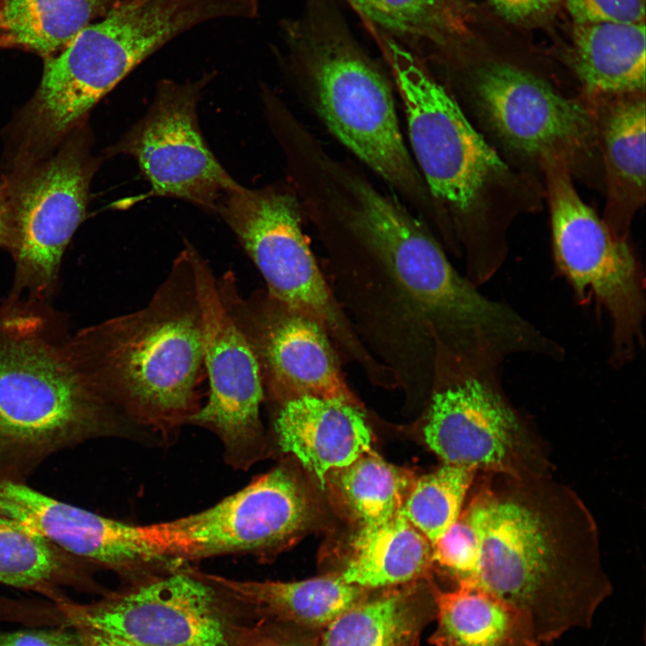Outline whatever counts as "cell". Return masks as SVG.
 Here are the masks:
<instances>
[{"label":"cell","instance_id":"1","mask_svg":"<svg viewBox=\"0 0 646 646\" xmlns=\"http://www.w3.org/2000/svg\"><path fill=\"white\" fill-rule=\"evenodd\" d=\"M481 474L464 506L480 543L467 584L525 612L540 645L589 627L612 586L587 505L547 472Z\"/></svg>","mask_w":646,"mask_h":646},{"label":"cell","instance_id":"2","mask_svg":"<svg viewBox=\"0 0 646 646\" xmlns=\"http://www.w3.org/2000/svg\"><path fill=\"white\" fill-rule=\"evenodd\" d=\"M402 100L414 161L476 286L504 265L513 223L543 208L542 179L507 162L413 51L380 41Z\"/></svg>","mask_w":646,"mask_h":646},{"label":"cell","instance_id":"3","mask_svg":"<svg viewBox=\"0 0 646 646\" xmlns=\"http://www.w3.org/2000/svg\"><path fill=\"white\" fill-rule=\"evenodd\" d=\"M74 347L97 392L138 430L166 439L188 423L206 376L191 244L145 306L83 331Z\"/></svg>","mask_w":646,"mask_h":646},{"label":"cell","instance_id":"4","mask_svg":"<svg viewBox=\"0 0 646 646\" xmlns=\"http://www.w3.org/2000/svg\"><path fill=\"white\" fill-rule=\"evenodd\" d=\"M341 218L384 255L428 327L437 354L473 366H495L509 357H542L547 334L502 301L479 291L450 263L431 227L371 181L351 188Z\"/></svg>","mask_w":646,"mask_h":646},{"label":"cell","instance_id":"5","mask_svg":"<svg viewBox=\"0 0 646 646\" xmlns=\"http://www.w3.org/2000/svg\"><path fill=\"white\" fill-rule=\"evenodd\" d=\"M282 28L292 70L327 131L438 228L441 214L403 137L386 73L319 0Z\"/></svg>","mask_w":646,"mask_h":646},{"label":"cell","instance_id":"6","mask_svg":"<svg viewBox=\"0 0 646 646\" xmlns=\"http://www.w3.org/2000/svg\"><path fill=\"white\" fill-rule=\"evenodd\" d=\"M35 316L0 314V471L23 479L65 449L137 431Z\"/></svg>","mask_w":646,"mask_h":646},{"label":"cell","instance_id":"7","mask_svg":"<svg viewBox=\"0 0 646 646\" xmlns=\"http://www.w3.org/2000/svg\"><path fill=\"white\" fill-rule=\"evenodd\" d=\"M456 64L461 108L507 162L541 179L545 162H562L574 179L603 188L596 123L581 93H564L541 74L502 58Z\"/></svg>","mask_w":646,"mask_h":646},{"label":"cell","instance_id":"8","mask_svg":"<svg viewBox=\"0 0 646 646\" xmlns=\"http://www.w3.org/2000/svg\"><path fill=\"white\" fill-rule=\"evenodd\" d=\"M308 216L325 249L326 277L357 336L408 398L428 401L436 344L388 261L352 225L322 212Z\"/></svg>","mask_w":646,"mask_h":646},{"label":"cell","instance_id":"9","mask_svg":"<svg viewBox=\"0 0 646 646\" xmlns=\"http://www.w3.org/2000/svg\"><path fill=\"white\" fill-rule=\"evenodd\" d=\"M215 213L259 270L268 295L319 324L341 360L366 379L380 375L382 364L357 336L312 252L293 188L239 185L224 195Z\"/></svg>","mask_w":646,"mask_h":646},{"label":"cell","instance_id":"10","mask_svg":"<svg viewBox=\"0 0 646 646\" xmlns=\"http://www.w3.org/2000/svg\"><path fill=\"white\" fill-rule=\"evenodd\" d=\"M541 176L555 266L581 303L594 301L611 326L609 362L619 369L644 346L645 277L630 239L616 236L580 196L569 167L544 163Z\"/></svg>","mask_w":646,"mask_h":646},{"label":"cell","instance_id":"11","mask_svg":"<svg viewBox=\"0 0 646 646\" xmlns=\"http://www.w3.org/2000/svg\"><path fill=\"white\" fill-rule=\"evenodd\" d=\"M428 402L425 441L444 463L477 473L547 472L529 423L503 388L500 367L437 355Z\"/></svg>","mask_w":646,"mask_h":646},{"label":"cell","instance_id":"12","mask_svg":"<svg viewBox=\"0 0 646 646\" xmlns=\"http://www.w3.org/2000/svg\"><path fill=\"white\" fill-rule=\"evenodd\" d=\"M229 593L181 565L86 605L58 602L69 623L135 646H239L247 629L226 611Z\"/></svg>","mask_w":646,"mask_h":646},{"label":"cell","instance_id":"13","mask_svg":"<svg viewBox=\"0 0 646 646\" xmlns=\"http://www.w3.org/2000/svg\"><path fill=\"white\" fill-rule=\"evenodd\" d=\"M310 515L301 483L280 465L205 510L147 528L157 550L176 565L226 554L266 559L299 537Z\"/></svg>","mask_w":646,"mask_h":646},{"label":"cell","instance_id":"14","mask_svg":"<svg viewBox=\"0 0 646 646\" xmlns=\"http://www.w3.org/2000/svg\"><path fill=\"white\" fill-rule=\"evenodd\" d=\"M191 258L202 312L209 391L206 402L188 423L214 432L223 444L227 464L247 470L264 457L266 447L260 417L266 398L259 364L223 301L211 266L193 245Z\"/></svg>","mask_w":646,"mask_h":646},{"label":"cell","instance_id":"15","mask_svg":"<svg viewBox=\"0 0 646 646\" xmlns=\"http://www.w3.org/2000/svg\"><path fill=\"white\" fill-rule=\"evenodd\" d=\"M229 312L250 344L265 398L279 406L301 397L336 399L362 408L336 347L315 321L256 291L243 296L231 272L217 278Z\"/></svg>","mask_w":646,"mask_h":646},{"label":"cell","instance_id":"16","mask_svg":"<svg viewBox=\"0 0 646 646\" xmlns=\"http://www.w3.org/2000/svg\"><path fill=\"white\" fill-rule=\"evenodd\" d=\"M210 74L188 83L162 81L146 114L113 149L131 156L151 186V196H170L216 212L240 184L207 145L196 107ZM149 195V196H150Z\"/></svg>","mask_w":646,"mask_h":646},{"label":"cell","instance_id":"17","mask_svg":"<svg viewBox=\"0 0 646 646\" xmlns=\"http://www.w3.org/2000/svg\"><path fill=\"white\" fill-rule=\"evenodd\" d=\"M93 165L79 145L37 165L11 191V248L21 289L43 297L54 287L63 253L84 219Z\"/></svg>","mask_w":646,"mask_h":646},{"label":"cell","instance_id":"18","mask_svg":"<svg viewBox=\"0 0 646 646\" xmlns=\"http://www.w3.org/2000/svg\"><path fill=\"white\" fill-rule=\"evenodd\" d=\"M0 516L8 518L90 564L135 581L162 572L166 560L144 525L102 516L38 491L0 471Z\"/></svg>","mask_w":646,"mask_h":646},{"label":"cell","instance_id":"19","mask_svg":"<svg viewBox=\"0 0 646 646\" xmlns=\"http://www.w3.org/2000/svg\"><path fill=\"white\" fill-rule=\"evenodd\" d=\"M581 94L598 132L605 192L602 218L616 236L630 239L646 196L645 91Z\"/></svg>","mask_w":646,"mask_h":646},{"label":"cell","instance_id":"20","mask_svg":"<svg viewBox=\"0 0 646 646\" xmlns=\"http://www.w3.org/2000/svg\"><path fill=\"white\" fill-rule=\"evenodd\" d=\"M274 429L280 449L294 456L325 486L327 474L371 450L363 408L301 397L276 406Z\"/></svg>","mask_w":646,"mask_h":646},{"label":"cell","instance_id":"21","mask_svg":"<svg viewBox=\"0 0 646 646\" xmlns=\"http://www.w3.org/2000/svg\"><path fill=\"white\" fill-rule=\"evenodd\" d=\"M236 603L275 623L320 632L370 596L337 574L295 581H240L210 574Z\"/></svg>","mask_w":646,"mask_h":646},{"label":"cell","instance_id":"22","mask_svg":"<svg viewBox=\"0 0 646 646\" xmlns=\"http://www.w3.org/2000/svg\"><path fill=\"white\" fill-rule=\"evenodd\" d=\"M431 587L434 646H541L528 615L498 596L471 584L449 590Z\"/></svg>","mask_w":646,"mask_h":646},{"label":"cell","instance_id":"23","mask_svg":"<svg viewBox=\"0 0 646 646\" xmlns=\"http://www.w3.org/2000/svg\"><path fill=\"white\" fill-rule=\"evenodd\" d=\"M432 565L431 542L400 510L381 523L358 528L338 574L366 589H390L429 580Z\"/></svg>","mask_w":646,"mask_h":646},{"label":"cell","instance_id":"24","mask_svg":"<svg viewBox=\"0 0 646 646\" xmlns=\"http://www.w3.org/2000/svg\"><path fill=\"white\" fill-rule=\"evenodd\" d=\"M434 617L431 582L423 594L416 582L390 588L334 619L319 632L316 646H420L421 633Z\"/></svg>","mask_w":646,"mask_h":646},{"label":"cell","instance_id":"25","mask_svg":"<svg viewBox=\"0 0 646 646\" xmlns=\"http://www.w3.org/2000/svg\"><path fill=\"white\" fill-rule=\"evenodd\" d=\"M645 23L575 24L570 65L581 92L645 91Z\"/></svg>","mask_w":646,"mask_h":646},{"label":"cell","instance_id":"26","mask_svg":"<svg viewBox=\"0 0 646 646\" xmlns=\"http://www.w3.org/2000/svg\"><path fill=\"white\" fill-rule=\"evenodd\" d=\"M381 36L431 47L454 60L466 51L471 14L466 0H346Z\"/></svg>","mask_w":646,"mask_h":646},{"label":"cell","instance_id":"27","mask_svg":"<svg viewBox=\"0 0 646 646\" xmlns=\"http://www.w3.org/2000/svg\"><path fill=\"white\" fill-rule=\"evenodd\" d=\"M90 564L0 516V583L64 601L61 589H92Z\"/></svg>","mask_w":646,"mask_h":646},{"label":"cell","instance_id":"28","mask_svg":"<svg viewBox=\"0 0 646 646\" xmlns=\"http://www.w3.org/2000/svg\"><path fill=\"white\" fill-rule=\"evenodd\" d=\"M126 0H0V17L10 48L47 58L83 29Z\"/></svg>","mask_w":646,"mask_h":646},{"label":"cell","instance_id":"29","mask_svg":"<svg viewBox=\"0 0 646 646\" xmlns=\"http://www.w3.org/2000/svg\"><path fill=\"white\" fill-rule=\"evenodd\" d=\"M415 481L408 470L369 450L325 478L331 494L358 528L381 523L402 510Z\"/></svg>","mask_w":646,"mask_h":646},{"label":"cell","instance_id":"30","mask_svg":"<svg viewBox=\"0 0 646 646\" xmlns=\"http://www.w3.org/2000/svg\"><path fill=\"white\" fill-rule=\"evenodd\" d=\"M476 474L472 468L444 463L413 482L402 511L431 544L460 515Z\"/></svg>","mask_w":646,"mask_h":646},{"label":"cell","instance_id":"31","mask_svg":"<svg viewBox=\"0 0 646 646\" xmlns=\"http://www.w3.org/2000/svg\"><path fill=\"white\" fill-rule=\"evenodd\" d=\"M432 562L437 563L456 585L470 583L480 554L477 530L463 508L457 520L432 544Z\"/></svg>","mask_w":646,"mask_h":646},{"label":"cell","instance_id":"32","mask_svg":"<svg viewBox=\"0 0 646 646\" xmlns=\"http://www.w3.org/2000/svg\"><path fill=\"white\" fill-rule=\"evenodd\" d=\"M574 24L642 23L645 0H563Z\"/></svg>","mask_w":646,"mask_h":646},{"label":"cell","instance_id":"33","mask_svg":"<svg viewBox=\"0 0 646 646\" xmlns=\"http://www.w3.org/2000/svg\"><path fill=\"white\" fill-rule=\"evenodd\" d=\"M505 20L518 25H535L546 22L557 10L562 0H487Z\"/></svg>","mask_w":646,"mask_h":646},{"label":"cell","instance_id":"34","mask_svg":"<svg viewBox=\"0 0 646 646\" xmlns=\"http://www.w3.org/2000/svg\"><path fill=\"white\" fill-rule=\"evenodd\" d=\"M319 632L287 625L248 630L239 646H316Z\"/></svg>","mask_w":646,"mask_h":646},{"label":"cell","instance_id":"35","mask_svg":"<svg viewBox=\"0 0 646 646\" xmlns=\"http://www.w3.org/2000/svg\"><path fill=\"white\" fill-rule=\"evenodd\" d=\"M0 646H85L75 630L18 632L0 634Z\"/></svg>","mask_w":646,"mask_h":646},{"label":"cell","instance_id":"36","mask_svg":"<svg viewBox=\"0 0 646 646\" xmlns=\"http://www.w3.org/2000/svg\"><path fill=\"white\" fill-rule=\"evenodd\" d=\"M11 239V189L0 186V246H9Z\"/></svg>","mask_w":646,"mask_h":646},{"label":"cell","instance_id":"37","mask_svg":"<svg viewBox=\"0 0 646 646\" xmlns=\"http://www.w3.org/2000/svg\"><path fill=\"white\" fill-rule=\"evenodd\" d=\"M85 646H135L118 638L83 627H75Z\"/></svg>","mask_w":646,"mask_h":646},{"label":"cell","instance_id":"38","mask_svg":"<svg viewBox=\"0 0 646 646\" xmlns=\"http://www.w3.org/2000/svg\"><path fill=\"white\" fill-rule=\"evenodd\" d=\"M0 48H10V44L8 41V39L4 33V31L2 26L1 22V17H0Z\"/></svg>","mask_w":646,"mask_h":646}]
</instances>
